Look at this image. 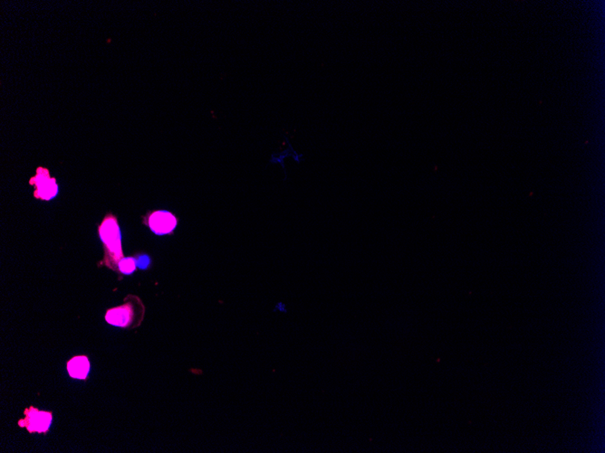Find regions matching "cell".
I'll list each match as a JSON object with an SVG mask.
<instances>
[{
	"label": "cell",
	"mask_w": 605,
	"mask_h": 453,
	"mask_svg": "<svg viewBox=\"0 0 605 453\" xmlns=\"http://www.w3.org/2000/svg\"><path fill=\"white\" fill-rule=\"evenodd\" d=\"M26 418L19 421V425L26 427L29 432H46L50 427L52 414L48 412H40L31 407L25 411Z\"/></svg>",
	"instance_id": "obj_5"
},
{
	"label": "cell",
	"mask_w": 605,
	"mask_h": 453,
	"mask_svg": "<svg viewBox=\"0 0 605 453\" xmlns=\"http://www.w3.org/2000/svg\"><path fill=\"white\" fill-rule=\"evenodd\" d=\"M32 186H36L35 197L43 200H50L57 195L58 186L55 178H50L48 169L39 168L37 175L30 180Z\"/></svg>",
	"instance_id": "obj_4"
},
{
	"label": "cell",
	"mask_w": 605,
	"mask_h": 453,
	"mask_svg": "<svg viewBox=\"0 0 605 453\" xmlns=\"http://www.w3.org/2000/svg\"><path fill=\"white\" fill-rule=\"evenodd\" d=\"M145 224L155 235H165L174 232L178 221L176 216L172 213L160 210L148 215L145 219Z\"/></svg>",
	"instance_id": "obj_3"
},
{
	"label": "cell",
	"mask_w": 605,
	"mask_h": 453,
	"mask_svg": "<svg viewBox=\"0 0 605 453\" xmlns=\"http://www.w3.org/2000/svg\"><path fill=\"white\" fill-rule=\"evenodd\" d=\"M99 235L105 248V262L110 268L118 269L120 261L124 257L122 250L121 231L115 218L106 216L100 227Z\"/></svg>",
	"instance_id": "obj_1"
},
{
	"label": "cell",
	"mask_w": 605,
	"mask_h": 453,
	"mask_svg": "<svg viewBox=\"0 0 605 453\" xmlns=\"http://www.w3.org/2000/svg\"><path fill=\"white\" fill-rule=\"evenodd\" d=\"M140 303H141V300L138 298L133 296V300H129V297H128L125 300L124 305L109 309L105 320L111 325L115 327H130L133 323L136 325V307H138Z\"/></svg>",
	"instance_id": "obj_2"
},
{
	"label": "cell",
	"mask_w": 605,
	"mask_h": 453,
	"mask_svg": "<svg viewBox=\"0 0 605 453\" xmlns=\"http://www.w3.org/2000/svg\"><path fill=\"white\" fill-rule=\"evenodd\" d=\"M136 260L137 267L142 269V270H146L151 264V259L148 256H140Z\"/></svg>",
	"instance_id": "obj_8"
},
{
	"label": "cell",
	"mask_w": 605,
	"mask_h": 453,
	"mask_svg": "<svg viewBox=\"0 0 605 453\" xmlns=\"http://www.w3.org/2000/svg\"><path fill=\"white\" fill-rule=\"evenodd\" d=\"M136 267V258H122L118 264L119 271L127 276L133 273Z\"/></svg>",
	"instance_id": "obj_7"
},
{
	"label": "cell",
	"mask_w": 605,
	"mask_h": 453,
	"mask_svg": "<svg viewBox=\"0 0 605 453\" xmlns=\"http://www.w3.org/2000/svg\"><path fill=\"white\" fill-rule=\"evenodd\" d=\"M67 371L73 378L86 379L90 371L89 358L84 356H75L67 364Z\"/></svg>",
	"instance_id": "obj_6"
}]
</instances>
